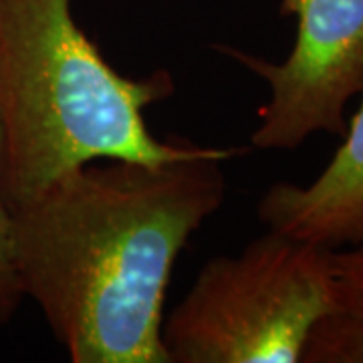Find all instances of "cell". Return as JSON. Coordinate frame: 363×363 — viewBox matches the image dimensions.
<instances>
[{"label": "cell", "mask_w": 363, "mask_h": 363, "mask_svg": "<svg viewBox=\"0 0 363 363\" xmlns=\"http://www.w3.org/2000/svg\"><path fill=\"white\" fill-rule=\"evenodd\" d=\"M208 145L168 162L101 160L63 174L13 212L25 297L73 363H169L162 341L174 264L226 196Z\"/></svg>", "instance_id": "cell-1"}, {"label": "cell", "mask_w": 363, "mask_h": 363, "mask_svg": "<svg viewBox=\"0 0 363 363\" xmlns=\"http://www.w3.org/2000/svg\"><path fill=\"white\" fill-rule=\"evenodd\" d=\"M157 69L131 79L105 61L77 25L71 0H0L2 194L11 210L52 182L101 160L168 162L208 145L157 140L143 111L174 95Z\"/></svg>", "instance_id": "cell-2"}, {"label": "cell", "mask_w": 363, "mask_h": 363, "mask_svg": "<svg viewBox=\"0 0 363 363\" xmlns=\"http://www.w3.org/2000/svg\"><path fill=\"white\" fill-rule=\"evenodd\" d=\"M331 297V250L267 228L208 260L162 341L169 363H301Z\"/></svg>", "instance_id": "cell-3"}, {"label": "cell", "mask_w": 363, "mask_h": 363, "mask_svg": "<svg viewBox=\"0 0 363 363\" xmlns=\"http://www.w3.org/2000/svg\"><path fill=\"white\" fill-rule=\"evenodd\" d=\"M279 11L297 21L285 61L216 47L271 89L250 143L293 152L315 133L343 138L347 104L363 95V0H281Z\"/></svg>", "instance_id": "cell-4"}, {"label": "cell", "mask_w": 363, "mask_h": 363, "mask_svg": "<svg viewBox=\"0 0 363 363\" xmlns=\"http://www.w3.org/2000/svg\"><path fill=\"white\" fill-rule=\"evenodd\" d=\"M260 222L277 233L337 250L363 238V99L343 143L309 184L277 182L257 204Z\"/></svg>", "instance_id": "cell-5"}, {"label": "cell", "mask_w": 363, "mask_h": 363, "mask_svg": "<svg viewBox=\"0 0 363 363\" xmlns=\"http://www.w3.org/2000/svg\"><path fill=\"white\" fill-rule=\"evenodd\" d=\"M333 297L301 363H363V238L331 250Z\"/></svg>", "instance_id": "cell-6"}, {"label": "cell", "mask_w": 363, "mask_h": 363, "mask_svg": "<svg viewBox=\"0 0 363 363\" xmlns=\"http://www.w3.org/2000/svg\"><path fill=\"white\" fill-rule=\"evenodd\" d=\"M2 164H4V142L0 130V327L13 321L14 315L18 313L23 301L26 298L16 267L13 210L9 208L2 194Z\"/></svg>", "instance_id": "cell-7"}]
</instances>
